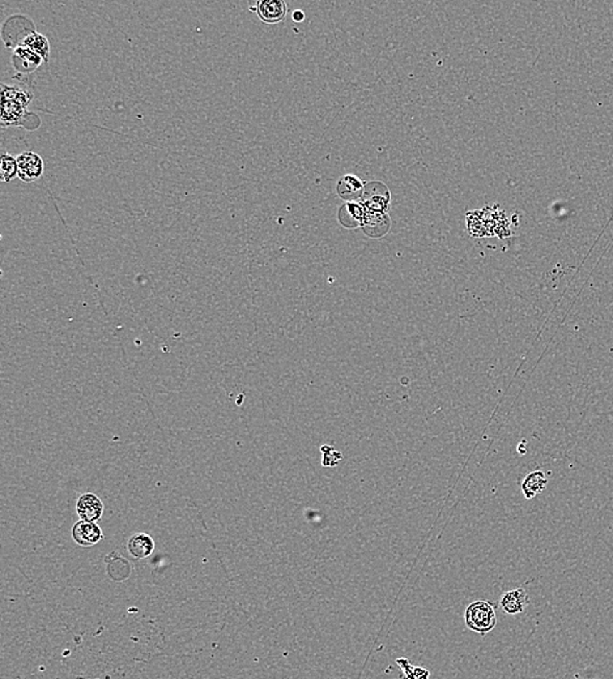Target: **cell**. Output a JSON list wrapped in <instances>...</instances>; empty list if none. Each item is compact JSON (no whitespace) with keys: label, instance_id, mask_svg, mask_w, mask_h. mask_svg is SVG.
I'll list each match as a JSON object with an SVG mask.
<instances>
[{"label":"cell","instance_id":"277c9868","mask_svg":"<svg viewBox=\"0 0 613 679\" xmlns=\"http://www.w3.org/2000/svg\"><path fill=\"white\" fill-rule=\"evenodd\" d=\"M19 174L17 177L25 183L40 180L45 172V164L40 155L34 152H23L16 157Z\"/></svg>","mask_w":613,"mask_h":679},{"label":"cell","instance_id":"2e32d148","mask_svg":"<svg viewBox=\"0 0 613 679\" xmlns=\"http://www.w3.org/2000/svg\"><path fill=\"white\" fill-rule=\"evenodd\" d=\"M398 664L401 665L404 670V674L407 679H428L429 678V672L424 669V668H415V666H411L408 664V661L406 658H401L396 661Z\"/></svg>","mask_w":613,"mask_h":679},{"label":"cell","instance_id":"7a4b0ae2","mask_svg":"<svg viewBox=\"0 0 613 679\" xmlns=\"http://www.w3.org/2000/svg\"><path fill=\"white\" fill-rule=\"evenodd\" d=\"M465 625L480 635H487L497 625L495 606L488 601H475L465 610Z\"/></svg>","mask_w":613,"mask_h":679},{"label":"cell","instance_id":"e0dca14e","mask_svg":"<svg viewBox=\"0 0 613 679\" xmlns=\"http://www.w3.org/2000/svg\"><path fill=\"white\" fill-rule=\"evenodd\" d=\"M292 17H293V20H296V21H299H299H302V20L305 19V15H304V12H302L301 9H297V11L293 12Z\"/></svg>","mask_w":613,"mask_h":679},{"label":"cell","instance_id":"52a82bcc","mask_svg":"<svg viewBox=\"0 0 613 679\" xmlns=\"http://www.w3.org/2000/svg\"><path fill=\"white\" fill-rule=\"evenodd\" d=\"M76 511L80 520L96 523L103 514V503L95 494H83L76 503Z\"/></svg>","mask_w":613,"mask_h":679},{"label":"cell","instance_id":"5b68a950","mask_svg":"<svg viewBox=\"0 0 613 679\" xmlns=\"http://www.w3.org/2000/svg\"><path fill=\"white\" fill-rule=\"evenodd\" d=\"M250 11L257 12L260 20L266 24H277L283 21L288 7L283 0H260Z\"/></svg>","mask_w":613,"mask_h":679},{"label":"cell","instance_id":"7c38bea8","mask_svg":"<svg viewBox=\"0 0 613 679\" xmlns=\"http://www.w3.org/2000/svg\"><path fill=\"white\" fill-rule=\"evenodd\" d=\"M21 46L31 48L36 54L40 55L41 58L43 59V62H48V58H50V42H48L46 36L40 34L37 31H33V33H31V34L24 39V42H23Z\"/></svg>","mask_w":613,"mask_h":679},{"label":"cell","instance_id":"4fadbf2b","mask_svg":"<svg viewBox=\"0 0 613 679\" xmlns=\"http://www.w3.org/2000/svg\"><path fill=\"white\" fill-rule=\"evenodd\" d=\"M338 192L339 195L344 197L346 200H354L360 197L364 192L361 180H357L354 175L343 177L339 182Z\"/></svg>","mask_w":613,"mask_h":679},{"label":"cell","instance_id":"8fae6325","mask_svg":"<svg viewBox=\"0 0 613 679\" xmlns=\"http://www.w3.org/2000/svg\"><path fill=\"white\" fill-rule=\"evenodd\" d=\"M547 484L548 481H547L545 473L542 470H535L523 480L522 492L526 497V499H532L537 494L544 492Z\"/></svg>","mask_w":613,"mask_h":679},{"label":"cell","instance_id":"9a60e30c","mask_svg":"<svg viewBox=\"0 0 613 679\" xmlns=\"http://www.w3.org/2000/svg\"><path fill=\"white\" fill-rule=\"evenodd\" d=\"M321 452H322V465L323 467H327V468H334L336 467L340 460L343 459V453L335 450L334 447L331 445H322L321 447Z\"/></svg>","mask_w":613,"mask_h":679},{"label":"cell","instance_id":"3957f363","mask_svg":"<svg viewBox=\"0 0 613 679\" xmlns=\"http://www.w3.org/2000/svg\"><path fill=\"white\" fill-rule=\"evenodd\" d=\"M33 31H36V28L28 16L14 15L6 20L1 29V36L6 46L15 50L23 45L24 39Z\"/></svg>","mask_w":613,"mask_h":679},{"label":"cell","instance_id":"9c48e42d","mask_svg":"<svg viewBox=\"0 0 613 679\" xmlns=\"http://www.w3.org/2000/svg\"><path fill=\"white\" fill-rule=\"evenodd\" d=\"M528 605V594L523 588H517L503 594L500 600V608L509 616H518Z\"/></svg>","mask_w":613,"mask_h":679},{"label":"cell","instance_id":"8992f818","mask_svg":"<svg viewBox=\"0 0 613 679\" xmlns=\"http://www.w3.org/2000/svg\"><path fill=\"white\" fill-rule=\"evenodd\" d=\"M72 539L80 546H95L103 539V533L98 524L79 520L72 528Z\"/></svg>","mask_w":613,"mask_h":679},{"label":"cell","instance_id":"30bf717a","mask_svg":"<svg viewBox=\"0 0 613 679\" xmlns=\"http://www.w3.org/2000/svg\"><path fill=\"white\" fill-rule=\"evenodd\" d=\"M127 549L133 558L140 561L152 555L155 550V541L147 533H136L128 541Z\"/></svg>","mask_w":613,"mask_h":679},{"label":"cell","instance_id":"6da1fadb","mask_svg":"<svg viewBox=\"0 0 613 679\" xmlns=\"http://www.w3.org/2000/svg\"><path fill=\"white\" fill-rule=\"evenodd\" d=\"M33 101V94L20 86H9L1 84V125H25L31 114L26 108Z\"/></svg>","mask_w":613,"mask_h":679},{"label":"cell","instance_id":"ba28073f","mask_svg":"<svg viewBox=\"0 0 613 679\" xmlns=\"http://www.w3.org/2000/svg\"><path fill=\"white\" fill-rule=\"evenodd\" d=\"M43 63L40 55L28 47H17L12 54V66L19 73H33Z\"/></svg>","mask_w":613,"mask_h":679},{"label":"cell","instance_id":"5bb4252c","mask_svg":"<svg viewBox=\"0 0 613 679\" xmlns=\"http://www.w3.org/2000/svg\"><path fill=\"white\" fill-rule=\"evenodd\" d=\"M19 174L17 160L9 153H3L0 161V180L1 182H11Z\"/></svg>","mask_w":613,"mask_h":679}]
</instances>
